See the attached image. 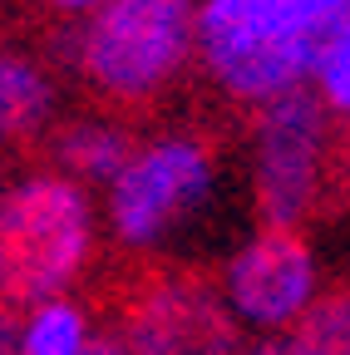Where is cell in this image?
Here are the masks:
<instances>
[{
  "instance_id": "1",
  "label": "cell",
  "mask_w": 350,
  "mask_h": 355,
  "mask_svg": "<svg viewBox=\"0 0 350 355\" xmlns=\"http://www.w3.org/2000/svg\"><path fill=\"white\" fill-rule=\"evenodd\" d=\"M198 44L193 0H104L74 35V69L89 99L114 114H148L178 84Z\"/></svg>"
},
{
  "instance_id": "2",
  "label": "cell",
  "mask_w": 350,
  "mask_h": 355,
  "mask_svg": "<svg viewBox=\"0 0 350 355\" xmlns=\"http://www.w3.org/2000/svg\"><path fill=\"white\" fill-rule=\"evenodd\" d=\"M94 257V207L64 173H35L0 198V316L55 301Z\"/></svg>"
},
{
  "instance_id": "3",
  "label": "cell",
  "mask_w": 350,
  "mask_h": 355,
  "mask_svg": "<svg viewBox=\"0 0 350 355\" xmlns=\"http://www.w3.org/2000/svg\"><path fill=\"white\" fill-rule=\"evenodd\" d=\"M331 153H335V123L316 89H291V94L261 104L256 114V168L252 193L261 227H291L321 217L335 207L331 198Z\"/></svg>"
},
{
  "instance_id": "4",
  "label": "cell",
  "mask_w": 350,
  "mask_h": 355,
  "mask_svg": "<svg viewBox=\"0 0 350 355\" xmlns=\"http://www.w3.org/2000/svg\"><path fill=\"white\" fill-rule=\"evenodd\" d=\"M114 331L128 355H242V326L198 272L128 266L109 286Z\"/></svg>"
},
{
  "instance_id": "5",
  "label": "cell",
  "mask_w": 350,
  "mask_h": 355,
  "mask_svg": "<svg viewBox=\"0 0 350 355\" xmlns=\"http://www.w3.org/2000/svg\"><path fill=\"white\" fill-rule=\"evenodd\" d=\"M212 148L202 139H158L109 183V227L119 247H153L212 193Z\"/></svg>"
},
{
  "instance_id": "6",
  "label": "cell",
  "mask_w": 350,
  "mask_h": 355,
  "mask_svg": "<svg viewBox=\"0 0 350 355\" xmlns=\"http://www.w3.org/2000/svg\"><path fill=\"white\" fill-rule=\"evenodd\" d=\"M227 301L232 316L261 331L291 326L316 301V257L301 232L291 227H261L232 261H227Z\"/></svg>"
},
{
  "instance_id": "7",
  "label": "cell",
  "mask_w": 350,
  "mask_h": 355,
  "mask_svg": "<svg viewBox=\"0 0 350 355\" xmlns=\"http://www.w3.org/2000/svg\"><path fill=\"white\" fill-rule=\"evenodd\" d=\"M350 0H202L198 40H256L286 44L321 60Z\"/></svg>"
},
{
  "instance_id": "8",
  "label": "cell",
  "mask_w": 350,
  "mask_h": 355,
  "mask_svg": "<svg viewBox=\"0 0 350 355\" xmlns=\"http://www.w3.org/2000/svg\"><path fill=\"white\" fill-rule=\"evenodd\" d=\"M45 148L69 178L114 183L123 173V163L139 153V133L123 123H109V119H74V123L45 128Z\"/></svg>"
},
{
  "instance_id": "9",
  "label": "cell",
  "mask_w": 350,
  "mask_h": 355,
  "mask_svg": "<svg viewBox=\"0 0 350 355\" xmlns=\"http://www.w3.org/2000/svg\"><path fill=\"white\" fill-rule=\"evenodd\" d=\"M50 119H55L50 74L10 50H0V148L40 144Z\"/></svg>"
},
{
  "instance_id": "10",
  "label": "cell",
  "mask_w": 350,
  "mask_h": 355,
  "mask_svg": "<svg viewBox=\"0 0 350 355\" xmlns=\"http://www.w3.org/2000/svg\"><path fill=\"white\" fill-rule=\"evenodd\" d=\"M89 345V316L74 301H45L30 311V321L20 326L15 355H79Z\"/></svg>"
},
{
  "instance_id": "11",
  "label": "cell",
  "mask_w": 350,
  "mask_h": 355,
  "mask_svg": "<svg viewBox=\"0 0 350 355\" xmlns=\"http://www.w3.org/2000/svg\"><path fill=\"white\" fill-rule=\"evenodd\" d=\"M286 340L296 345V355H350V286L311 301L291 321Z\"/></svg>"
},
{
  "instance_id": "12",
  "label": "cell",
  "mask_w": 350,
  "mask_h": 355,
  "mask_svg": "<svg viewBox=\"0 0 350 355\" xmlns=\"http://www.w3.org/2000/svg\"><path fill=\"white\" fill-rule=\"evenodd\" d=\"M316 79H321V99L331 114L350 119V6L335 25V35L326 40V50L316 60Z\"/></svg>"
},
{
  "instance_id": "13",
  "label": "cell",
  "mask_w": 350,
  "mask_h": 355,
  "mask_svg": "<svg viewBox=\"0 0 350 355\" xmlns=\"http://www.w3.org/2000/svg\"><path fill=\"white\" fill-rule=\"evenodd\" d=\"M45 10H60V15H89V10H99L104 0H40Z\"/></svg>"
},
{
  "instance_id": "14",
  "label": "cell",
  "mask_w": 350,
  "mask_h": 355,
  "mask_svg": "<svg viewBox=\"0 0 350 355\" xmlns=\"http://www.w3.org/2000/svg\"><path fill=\"white\" fill-rule=\"evenodd\" d=\"M79 355H128V350L119 345V336H109V331H104V336H89V345H84Z\"/></svg>"
},
{
  "instance_id": "15",
  "label": "cell",
  "mask_w": 350,
  "mask_h": 355,
  "mask_svg": "<svg viewBox=\"0 0 350 355\" xmlns=\"http://www.w3.org/2000/svg\"><path fill=\"white\" fill-rule=\"evenodd\" d=\"M15 340H20V321L0 316V355H15Z\"/></svg>"
},
{
  "instance_id": "16",
  "label": "cell",
  "mask_w": 350,
  "mask_h": 355,
  "mask_svg": "<svg viewBox=\"0 0 350 355\" xmlns=\"http://www.w3.org/2000/svg\"><path fill=\"white\" fill-rule=\"evenodd\" d=\"M252 355H296V345H291L286 336H277V340H261V345H256Z\"/></svg>"
}]
</instances>
